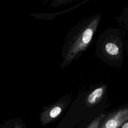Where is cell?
Returning a JSON list of instances; mask_svg holds the SVG:
<instances>
[{
    "instance_id": "cell-1",
    "label": "cell",
    "mask_w": 128,
    "mask_h": 128,
    "mask_svg": "<svg viewBox=\"0 0 128 128\" xmlns=\"http://www.w3.org/2000/svg\"><path fill=\"white\" fill-rule=\"evenodd\" d=\"M101 18L100 14H94L80 20L70 30L62 50L61 68L80 58L90 46Z\"/></svg>"
},
{
    "instance_id": "cell-2",
    "label": "cell",
    "mask_w": 128,
    "mask_h": 128,
    "mask_svg": "<svg viewBox=\"0 0 128 128\" xmlns=\"http://www.w3.org/2000/svg\"><path fill=\"white\" fill-rule=\"evenodd\" d=\"M124 42L121 30L108 27L98 37L95 54L110 66L119 68L122 66Z\"/></svg>"
},
{
    "instance_id": "cell-3",
    "label": "cell",
    "mask_w": 128,
    "mask_h": 128,
    "mask_svg": "<svg viewBox=\"0 0 128 128\" xmlns=\"http://www.w3.org/2000/svg\"><path fill=\"white\" fill-rule=\"evenodd\" d=\"M70 102V96H65L54 104L44 108L40 116L41 125H47L57 120L66 110Z\"/></svg>"
},
{
    "instance_id": "cell-4",
    "label": "cell",
    "mask_w": 128,
    "mask_h": 128,
    "mask_svg": "<svg viewBox=\"0 0 128 128\" xmlns=\"http://www.w3.org/2000/svg\"><path fill=\"white\" fill-rule=\"evenodd\" d=\"M128 121V104L106 114L98 128H120Z\"/></svg>"
},
{
    "instance_id": "cell-5",
    "label": "cell",
    "mask_w": 128,
    "mask_h": 128,
    "mask_svg": "<svg viewBox=\"0 0 128 128\" xmlns=\"http://www.w3.org/2000/svg\"><path fill=\"white\" fill-rule=\"evenodd\" d=\"M107 88L106 84H101L93 88L86 96L85 104L88 108L98 104L104 97Z\"/></svg>"
},
{
    "instance_id": "cell-6",
    "label": "cell",
    "mask_w": 128,
    "mask_h": 128,
    "mask_svg": "<svg viewBox=\"0 0 128 128\" xmlns=\"http://www.w3.org/2000/svg\"><path fill=\"white\" fill-rule=\"evenodd\" d=\"M105 113H102L95 117L86 128H98L100 122L106 116Z\"/></svg>"
},
{
    "instance_id": "cell-7",
    "label": "cell",
    "mask_w": 128,
    "mask_h": 128,
    "mask_svg": "<svg viewBox=\"0 0 128 128\" xmlns=\"http://www.w3.org/2000/svg\"><path fill=\"white\" fill-rule=\"evenodd\" d=\"M74 0H54L52 5L54 7H57L62 5L70 4Z\"/></svg>"
},
{
    "instance_id": "cell-8",
    "label": "cell",
    "mask_w": 128,
    "mask_h": 128,
    "mask_svg": "<svg viewBox=\"0 0 128 128\" xmlns=\"http://www.w3.org/2000/svg\"><path fill=\"white\" fill-rule=\"evenodd\" d=\"M118 19H120L122 21L124 22H126V23H128V7L126 8L123 10V13L121 15L120 18H119Z\"/></svg>"
},
{
    "instance_id": "cell-9",
    "label": "cell",
    "mask_w": 128,
    "mask_h": 128,
    "mask_svg": "<svg viewBox=\"0 0 128 128\" xmlns=\"http://www.w3.org/2000/svg\"><path fill=\"white\" fill-rule=\"evenodd\" d=\"M13 128H25L24 124L21 120H15L13 123Z\"/></svg>"
},
{
    "instance_id": "cell-10",
    "label": "cell",
    "mask_w": 128,
    "mask_h": 128,
    "mask_svg": "<svg viewBox=\"0 0 128 128\" xmlns=\"http://www.w3.org/2000/svg\"><path fill=\"white\" fill-rule=\"evenodd\" d=\"M120 128H128V121L126 122Z\"/></svg>"
},
{
    "instance_id": "cell-11",
    "label": "cell",
    "mask_w": 128,
    "mask_h": 128,
    "mask_svg": "<svg viewBox=\"0 0 128 128\" xmlns=\"http://www.w3.org/2000/svg\"><path fill=\"white\" fill-rule=\"evenodd\" d=\"M4 128H11V126H5V127Z\"/></svg>"
},
{
    "instance_id": "cell-12",
    "label": "cell",
    "mask_w": 128,
    "mask_h": 128,
    "mask_svg": "<svg viewBox=\"0 0 128 128\" xmlns=\"http://www.w3.org/2000/svg\"></svg>"
}]
</instances>
